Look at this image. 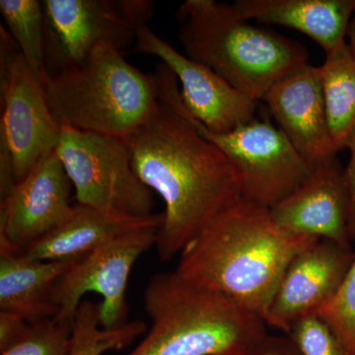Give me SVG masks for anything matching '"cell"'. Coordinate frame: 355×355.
<instances>
[{
  "instance_id": "2e32d148",
  "label": "cell",
  "mask_w": 355,
  "mask_h": 355,
  "mask_svg": "<svg viewBox=\"0 0 355 355\" xmlns=\"http://www.w3.org/2000/svg\"><path fill=\"white\" fill-rule=\"evenodd\" d=\"M231 7L243 19L303 33L328 55L347 44L355 0H237Z\"/></svg>"
},
{
  "instance_id": "4316f807",
  "label": "cell",
  "mask_w": 355,
  "mask_h": 355,
  "mask_svg": "<svg viewBox=\"0 0 355 355\" xmlns=\"http://www.w3.org/2000/svg\"><path fill=\"white\" fill-rule=\"evenodd\" d=\"M350 158L345 170V180L349 195V229L350 236L355 237V139L349 147Z\"/></svg>"
},
{
  "instance_id": "ac0fdd59",
  "label": "cell",
  "mask_w": 355,
  "mask_h": 355,
  "mask_svg": "<svg viewBox=\"0 0 355 355\" xmlns=\"http://www.w3.org/2000/svg\"><path fill=\"white\" fill-rule=\"evenodd\" d=\"M74 263L32 260L0 251V311L18 315L29 324L55 319L53 288Z\"/></svg>"
},
{
  "instance_id": "7c38bea8",
  "label": "cell",
  "mask_w": 355,
  "mask_h": 355,
  "mask_svg": "<svg viewBox=\"0 0 355 355\" xmlns=\"http://www.w3.org/2000/svg\"><path fill=\"white\" fill-rule=\"evenodd\" d=\"M135 50L155 55L176 76L190 113L207 130L222 133L254 120L257 104L225 79L177 51L172 44L144 25L137 29Z\"/></svg>"
},
{
  "instance_id": "e0dca14e",
  "label": "cell",
  "mask_w": 355,
  "mask_h": 355,
  "mask_svg": "<svg viewBox=\"0 0 355 355\" xmlns=\"http://www.w3.org/2000/svg\"><path fill=\"white\" fill-rule=\"evenodd\" d=\"M162 214L142 218L105 216L97 210L74 203L69 216L18 253L32 260L74 263L97 248L133 229L161 226Z\"/></svg>"
},
{
  "instance_id": "277c9868",
  "label": "cell",
  "mask_w": 355,
  "mask_h": 355,
  "mask_svg": "<svg viewBox=\"0 0 355 355\" xmlns=\"http://www.w3.org/2000/svg\"><path fill=\"white\" fill-rule=\"evenodd\" d=\"M144 302L151 327L128 355H240L268 336L261 318L175 272L153 275Z\"/></svg>"
},
{
  "instance_id": "8fae6325",
  "label": "cell",
  "mask_w": 355,
  "mask_h": 355,
  "mask_svg": "<svg viewBox=\"0 0 355 355\" xmlns=\"http://www.w3.org/2000/svg\"><path fill=\"white\" fill-rule=\"evenodd\" d=\"M71 182L57 149L1 198L0 251L18 253L64 221L73 209Z\"/></svg>"
},
{
  "instance_id": "3957f363",
  "label": "cell",
  "mask_w": 355,
  "mask_h": 355,
  "mask_svg": "<svg viewBox=\"0 0 355 355\" xmlns=\"http://www.w3.org/2000/svg\"><path fill=\"white\" fill-rule=\"evenodd\" d=\"M177 20L184 55L254 101H263L277 81L308 64L302 44L251 24L231 4L186 0L178 9Z\"/></svg>"
},
{
  "instance_id": "cb8c5ba5",
  "label": "cell",
  "mask_w": 355,
  "mask_h": 355,
  "mask_svg": "<svg viewBox=\"0 0 355 355\" xmlns=\"http://www.w3.org/2000/svg\"><path fill=\"white\" fill-rule=\"evenodd\" d=\"M288 336L300 355H345L333 331L318 315L301 319Z\"/></svg>"
},
{
  "instance_id": "8992f818",
  "label": "cell",
  "mask_w": 355,
  "mask_h": 355,
  "mask_svg": "<svg viewBox=\"0 0 355 355\" xmlns=\"http://www.w3.org/2000/svg\"><path fill=\"white\" fill-rule=\"evenodd\" d=\"M0 193L21 181L55 150L62 125L44 86L32 73L8 32L1 28Z\"/></svg>"
},
{
  "instance_id": "ffe728a7",
  "label": "cell",
  "mask_w": 355,
  "mask_h": 355,
  "mask_svg": "<svg viewBox=\"0 0 355 355\" xmlns=\"http://www.w3.org/2000/svg\"><path fill=\"white\" fill-rule=\"evenodd\" d=\"M0 13L7 32L21 55L42 85L48 80L44 48L46 22L43 3L39 0H0Z\"/></svg>"
},
{
  "instance_id": "5b68a950",
  "label": "cell",
  "mask_w": 355,
  "mask_h": 355,
  "mask_svg": "<svg viewBox=\"0 0 355 355\" xmlns=\"http://www.w3.org/2000/svg\"><path fill=\"white\" fill-rule=\"evenodd\" d=\"M161 86L158 67L144 73L116 46L103 43L83 62L51 76L44 88L60 125L125 140L155 113Z\"/></svg>"
},
{
  "instance_id": "44dd1931",
  "label": "cell",
  "mask_w": 355,
  "mask_h": 355,
  "mask_svg": "<svg viewBox=\"0 0 355 355\" xmlns=\"http://www.w3.org/2000/svg\"><path fill=\"white\" fill-rule=\"evenodd\" d=\"M146 333V324L141 320L128 321L116 329L103 328L99 304L83 300L72 321L69 355H103L125 349Z\"/></svg>"
},
{
  "instance_id": "9a60e30c",
  "label": "cell",
  "mask_w": 355,
  "mask_h": 355,
  "mask_svg": "<svg viewBox=\"0 0 355 355\" xmlns=\"http://www.w3.org/2000/svg\"><path fill=\"white\" fill-rule=\"evenodd\" d=\"M279 128L313 167L336 157L319 67L303 64L277 81L263 98Z\"/></svg>"
},
{
  "instance_id": "83f0119b",
  "label": "cell",
  "mask_w": 355,
  "mask_h": 355,
  "mask_svg": "<svg viewBox=\"0 0 355 355\" xmlns=\"http://www.w3.org/2000/svg\"><path fill=\"white\" fill-rule=\"evenodd\" d=\"M347 37H349L347 46H349L352 55L355 58V11L354 15H352V20H350L349 29H347Z\"/></svg>"
},
{
  "instance_id": "603a6c76",
  "label": "cell",
  "mask_w": 355,
  "mask_h": 355,
  "mask_svg": "<svg viewBox=\"0 0 355 355\" xmlns=\"http://www.w3.org/2000/svg\"><path fill=\"white\" fill-rule=\"evenodd\" d=\"M71 326L55 319L31 324L23 340L0 355H69Z\"/></svg>"
},
{
  "instance_id": "30bf717a",
  "label": "cell",
  "mask_w": 355,
  "mask_h": 355,
  "mask_svg": "<svg viewBox=\"0 0 355 355\" xmlns=\"http://www.w3.org/2000/svg\"><path fill=\"white\" fill-rule=\"evenodd\" d=\"M160 226L133 229L116 236L69 266L53 291L55 319L71 326L83 297L94 292L102 297L100 324L116 329L127 323V288L133 266L156 244Z\"/></svg>"
},
{
  "instance_id": "6da1fadb",
  "label": "cell",
  "mask_w": 355,
  "mask_h": 355,
  "mask_svg": "<svg viewBox=\"0 0 355 355\" xmlns=\"http://www.w3.org/2000/svg\"><path fill=\"white\" fill-rule=\"evenodd\" d=\"M158 69V108L125 141L137 176L165 203L155 246L169 261L243 198L233 166L191 123L176 76L165 64Z\"/></svg>"
},
{
  "instance_id": "5bb4252c",
  "label": "cell",
  "mask_w": 355,
  "mask_h": 355,
  "mask_svg": "<svg viewBox=\"0 0 355 355\" xmlns=\"http://www.w3.org/2000/svg\"><path fill=\"white\" fill-rule=\"evenodd\" d=\"M273 221L294 236L349 247V195L338 159L315 166L293 193L270 209Z\"/></svg>"
},
{
  "instance_id": "d6986e66",
  "label": "cell",
  "mask_w": 355,
  "mask_h": 355,
  "mask_svg": "<svg viewBox=\"0 0 355 355\" xmlns=\"http://www.w3.org/2000/svg\"><path fill=\"white\" fill-rule=\"evenodd\" d=\"M319 69L331 139L338 153L355 139V58L347 43L326 55Z\"/></svg>"
},
{
  "instance_id": "7a4b0ae2",
  "label": "cell",
  "mask_w": 355,
  "mask_h": 355,
  "mask_svg": "<svg viewBox=\"0 0 355 355\" xmlns=\"http://www.w3.org/2000/svg\"><path fill=\"white\" fill-rule=\"evenodd\" d=\"M316 240L289 234L270 209L242 198L184 248L175 272L265 321L287 266Z\"/></svg>"
},
{
  "instance_id": "ba28073f",
  "label": "cell",
  "mask_w": 355,
  "mask_h": 355,
  "mask_svg": "<svg viewBox=\"0 0 355 355\" xmlns=\"http://www.w3.org/2000/svg\"><path fill=\"white\" fill-rule=\"evenodd\" d=\"M48 79L79 64L100 44L125 51L153 14L148 0H44ZM48 81V80H46Z\"/></svg>"
},
{
  "instance_id": "d4e9b609",
  "label": "cell",
  "mask_w": 355,
  "mask_h": 355,
  "mask_svg": "<svg viewBox=\"0 0 355 355\" xmlns=\"http://www.w3.org/2000/svg\"><path fill=\"white\" fill-rule=\"evenodd\" d=\"M30 328L31 324L22 317L0 311V352L23 340L29 333Z\"/></svg>"
},
{
  "instance_id": "9c48e42d",
  "label": "cell",
  "mask_w": 355,
  "mask_h": 355,
  "mask_svg": "<svg viewBox=\"0 0 355 355\" xmlns=\"http://www.w3.org/2000/svg\"><path fill=\"white\" fill-rule=\"evenodd\" d=\"M198 132L234 168L243 200L270 209L293 193L312 173V165L270 121L254 120L227 132H210L190 113Z\"/></svg>"
},
{
  "instance_id": "4fadbf2b",
  "label": "cell",
  "mask_w": 355,
  "mask_h": 355,
  "mask_svg": "<svg viewBox=\"0 0 355 355\" xmlns=\"http://www.w3.org/2000/svg\"><path fill=\"white\" fill-rule=\"evenodd\" d=\"M355 254L349 248L318 239L299 252L287 266L265 322L289 335L303 318L317 315L336 295Z\"/></svg>"
},
{
  "instance_id": "484cf974",
  "label": "cell",
  "mask_w": 355,
  "mask_h": 355,
  "mask_svg": "<svg viewBox=\"0 0 355 355\" xmlns=\"http://www.w3.org/2000/svg\"><path fill=\"white\" fill-rule=\"evenodd\" d=\"M240 355H300L297 347L289 336H266L254 349Z\"/></svg>"
},
{
  "instance_id": "52a82bcc",
  "label": "cell",
  "mask_w": 355,
  "mask_h": 355,
  "mask_svg": "<svg viewBox=\"0 0 355 355\" xmlns=\"http://www.w3.org/2000/svg\"><path fill=\"white\" fill-rule=\"evenodd\" d=\"M57 153L76 193V203L105 216H153V191L132 167L127 141L62 125Z\"/></svg>"
},
{
  "instance_id": "7402d4cb",
  "label": "cell",
  "mask_w": 355,
  "mask_h": 355,
  "mask_svg": "<svg viewBox=\"0 0 355 355\" xmlns=\"http://www.w3.org/2000/svg\"><path fill=\"white\" fill-rule=\"evenodd\" d=\"M317 315L328 324L345 355H355V258L336 295Z\"/></svg>"
}]
</instances>
